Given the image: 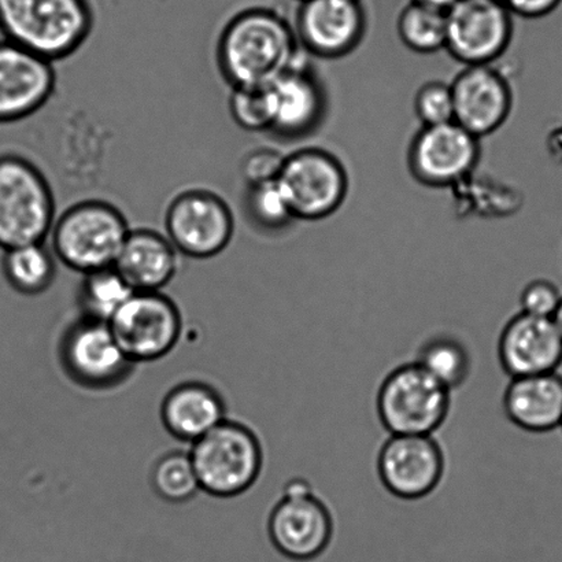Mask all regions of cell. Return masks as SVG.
<instances>
[{
    "label": "cell",
    "instance_id": "cell-6",
    "mask_svg": "<svg viewBox=\"0 0 562 562\" xmlns=\"http://www.w3.org/2000/svg\"><path fill=\"white\" fill-rule=\"evenodd\" d=\"M451 391L411 360L385 374L378 413L390 435H434L449 415Z\"/></svg>",
    "mask_w": 562,
    "mask_h": 562
},
{
    "label": "cell",
    "instance_id": "cell-8",
    "mask_svg": "<svg viewBox=\"0 0 562 562\" xmlns=\"http://www.w3.org/2000/svg\"><path fill=\"white\" fill-rule=\"evenodd\" d=\"M278 183L289 202L292 216L317 222L344 205L349 176L344 164L323 148H302L284 158Z\"/></svg>",
    "mask_w": 562,
    "mask_h": 562
},
{
    "label": "cell",
    "instance_id": "cell-37",
    "mask_svg": "<svg viewBox=\"0 0 562 562\" xmlns=\"http://www.w3.org/2000/svg\"><path fill=\"white\" fill-rule=\"evenodd\" d=\"M301 2H303V0H301Z\"/></svg>",
    "mask_w": 562,
    "mask_h": 562
},
{
    "label": "cell",
    "instance_id": "cell-24",
    "mask_svg": "<svg viewBox=\"0 0 562 562\" xmlns=\"http://www.w3.org/2000/svg\"><path fill=\"white\" fill-rule=\"evenodd\" d=\"M2 272L11 289L24 295L46 291L55 279L54 255L44 244H32L4 250Z\"/></svg>",
    "mask_w": 562,
    "mask_h": 562
},
{
    "label": "cell",
    "instance_id": "cell-26",
    "mask_svg": "<svg viewBox=\"0 0 562 562\" xmlns=\"http://www.w3.org/2000/svg\"><path fill=\"white\" fill-rule=\"evenodd\" d=\"M398 35L412 52L432 54L446 47L448 19L446 11L412 2L398 19Z\"/></svg>",
    "mask_w": 562,
    "mask_h": 562
},
{
    "label": "cell",
    "instance_id": "cell-34",
    "mask_svg": "<svg viewBox=\"0 0 562 562\" xmlns=\"http://www.w3.org/2000/svg\"><path fill=\"white\" fill-rule=\"evenodd\" d=\"M412 2L428 5V8L448 11L459 0H412Z\"/></svg>",
    "mask_w": 562,
    "mask_h": 562
},
{
    "label": "cell",
    "instance_id": "cell-31",
    "mask_svg": "<svg viewBox=\"0 0 562 562\" xmlns=\"http://www.w3.org/2000/svg\"><path fill=\"white\" fill-rule=\"evenodd\" d=\"M562 292L549 279H533L522 286L519 294V311L531 316L553 318L559 311Z\"/></svg>",
    "mask_w": 562,
    "mask_h": 562
},
{
    "label": "cell",
    "instance_id": "cell-2",
    "mask_svg": "<svg viewBox=\"0 0 562 562\" xmlns=\"http://www.w3.org/2000/svg\"><path fill=\"white\" fill-rule=\"evenodd\" d=\"M92 25L88 0H0L3 38L53 63L75 54Z\"/></svg>",
    "mask_w": 562,
    "mask_h": 562
},
{
    "label": "cell",
    "instance_id": "cell-36",
    "mask_svg": "<svg viewBox=\"0 0 562 562\" xmlns=\"http://www.w3.org/2000/svg\"><path fill=\"white\" fill-rule=\"evenodd\" d=\"M560 431H561V434H562V424H561V428H560Z\"/></svg>",
    "mask_w": 562,
    "mask_h": 562
},
{
    "label": "cell",
    "instance_id": "cell-21",
    "mask_svg": "<svg viewBox=\"0 0 562 562\" xmlns=\"http://www.w3.org/2000/svg\"><path fill=\"white\" fill-rule=\"evenodd\" d=\"M504 412L521 431L552 434L562 424V374H533L509 380L504 393Z\"/></svg>",
    "mask_w": 562,
    "mask_h": 562
},
{
    "label": "cell",
    "instance_id": "cell-5",
    "mask_svg": "<svg viewBox=\"0 0 562 562\" xmlns=\"http://www.w3.org/2000/svg\"><path fill=\"white\" fill-rule=\"evenodd\" d=\"M201 492L233 498L249 492L260 479L266 456L260 438L245 424L224 420L190 451Z\"/></svg>",
    "mask_w": 562,
    "mask_h": 562
},
{
    "label": "cell",
    "instance_id": "cell-32",
    "mask_svg": "<svg viewBox=\"0 0 562 562\" xmlns=\"http://www.w3.org/2000/svg\"><path fill=\"white\" fill-rule=\"evenodd\" d=\"M285 157L271 148H260L249 154L241 162V175L249 186L278 180Z\"/></svg>",
    "mask_w": 562,
    "mask_h": 562
},
{
    "label": "cell",
    "instance_id": "cell-12",
    "mask_svg": "<svg viewBox=\"0 0 562 562\" xmlns=\"http://www.w3.org/2000/svg\"><path fill=\"white\" fill-rule=\"evenodd\" d=\"M481 158V139L456 121L423 126L409 148V169L428 187H451L473 172Z\"/></svg>",
    "mask_w": 562,
    "mask_h": 562
},
{
    "label": "cell",
    "instance_id": "cell-17",
    "mask_svg": "<svg viewBox=\"0 0 562 562\" xmlns=\"http://www.w3.org/2000/svg\"><path fill=\"white\" fill-rule=\"evenodd\" d=\"M450 87L456 123L479 139L497 132L509 119L514 93L492 65L467 66Z\"/></svg>",
    "mask_w": 562,
    "mask_h": 562
},
{
    "label": "cell",
    "instance_id": "cell-35",
    "mask_svg": "<svg viewBox=\"0 0 562 562\" xmlns=\"http://www.w3.org/2000/svg\"><path fill=\"white\" fill-rule=\"evenodd\" d=\"M553 319H554L555 325H558V328H559L560 334L562 336V301L560 303L559 311L555 312V314H554Z\"/></svg>",
    "mask_w": 562,
    "mask_h": 562
},
{
    "label": "cell",
    "instance_id": "cell-30",
    "mask_svg": "<svg viewBox=\"0 0 562 562\" xmlns=\"http://www.w3.org/2000/svg\"><path fill=\"white\" fill-rule=\"evenodd\" d=\"M415 110L423 126L448 124L454 121L453 92L443 81H428L418 88Z\"/></svg>",
    "mask_w": 562,
    "mask_h": 562
},
{
    "label": "cell",
    "instance_id": "cell-27",
    "mask_svg": "<svg viewBox=\"0 0 562 562\" xmlns=\"http://www.w3.org/2000/svg\"><path fill=\"white\" fill-rule=\"evenodd\" d=\"M154 492L168 503H187L201 492L190 453L172 451L156 462L151 471Z\"/></svg>",
    "mask_w": 562,
    "mask_h": 562
},
{
    "label": "cell",
    "instance_id": "cell-9",
    "mask_svg": "<svg viewBox=\"0 0 562 562\" xmlns=\"http://www.w3.org/2000/svg\"><path fill=\"white\" fill-rule=\"evenodd\" d=\"M108 324L134 363L168 356L183 329L179 307L161 291H135Z\"/></svg>",
    "mask_w": 562,
    "mask_h": 562
},
{
    "label": "cell",
    "instance_id": "cell-20",
    "mask_svg": "<svg viewBox=\"0 0 562 562\" xmlns=\"http://www.w3.org/2000/svg\"><path fill=\"white\" fill-rule=\"evenodd\" d=\"M470 318H435L415 350L413 361L450 391L461 387L473 369Z\"/></svg>",
    "mask_w": 562,
    "mask_h": 562
},
{
    "label": "cell",
    "instance_id": "cell-10",
    "mask_svg": "<svg viewBox=\"0 0 562 562\" xmlns=\"http://www.w3.org/2000/svg\"><path fill=\"white\" fill-rule=\"evenodd\" d=\"M165 231L180 255L207 260L229 246L235 217L222 196L207 190H189L169 203Z\"/></svg>",
    "mask_w": 562,
    "mask_h": 562
},
{
    "label": "cell",
    "instance_id": "cell-29",
    "mask_svg": "<svg viewBox=\"0 0 562 562\" xmlns=\"http://www.w3.org/2000/svg\"><path fill=\"white\" fill-rule=\"evenodd\" d=\"M229 113L241 130L271 131L272 101L269 86L233 88L229 97Z\"/></svg>",
    "mask_w": 562,
    "mask_h": 562
},
{
    "label": "cell",
    "instance_id": "cell-11",
    "mask_svg": "<svg viewBox=\"0 0 562 562\" xmlns=\"http://www.w3.org/2000/svg\"><path fill=\"white\" fill-rule=\"evenodd\" d=\"M446 49L465 66L492 65L514 36L512 13L503 0H459L446 11Z\"/></svg>",
    "mask_w": 562,
    "mask_h": 562
},
{
    "label": "cell",
    "instance_id": "cell-15",
    "mask_svg": "<svg viewBox=\"0 0 562 562\" xmlns=\"http://www.w3.org/2000/svg\"><path fill=\"white\" fill-rule=\"evenodd\" d=\"M63 360L69 376L88 389L113 387L135 366L121 349L109 324L88 317L66 334Z\"/></svg>",
    "mask_w": 562,
    "mask_h": 562
},
{
    "label": "cell",
    "instance_id": "cell-18",
    "mask_svg": "<svg viewBox=\"0 0 562 562\" xmlns=\"http://www.w3.org/2000/svg\"><path fill=\"white\" fill-rule=\"evenodd\" d=\"M501 367L512 379L559 372L562 336L553 318L516 312L501 329Z\"/></svg>",
    "mask_w": 562,
    "mask_h": 562
},
{
    "label": "cell",
    "instance_id": "cell-13",
    "mask_svg": "<svg viewBox=\"0 0 562 562\" xmlns=\"http://www.w3.org/2000/svg\"><path fill=\"white\" fill-rule=\"evenodd\" d=\"M383 486L395 497H427L442 481L445 454L434 435H390L378 456Z\"/></svg>",
    "mask_w": 562,
    "mask_h": 562
},
{
    "label": "cell",
    "instance_id": "cell-16",
    "mask_svg": "<svg viewBox=\"0 0 562 562\" xmlns=\"http://www.w3.org/2000/svg\"><path fill=\"white\" fill-rule=\"evenodd\" d=\"M367 19L360 0H303L297 11V43L325 59L346 57L360 46Z\"/></svg>",
    "mask_w": 562,
    "mask_h": 562
},
{
    "label": "cell",
    "instance_id": "cell-23",
    "mask_svg": "<svg viewBox=\"0 0 562 562\" xmlns=\"http://www.w3.org/2000/svg\"><path fill=\"white\" fill-rule=\"evenodd\" d=\"M161 417L169 434L190 443L227 420L222 395L200 382L180 384L170 391L165 396Z\"/></svg>",
    "mask_w": 562,
    "mask_h": 562
},
{
    "label": "cell",
    "instance_id": "cell-3",
    "mask_svg": "<svg viewBox=\"0 0 562 562\" xmlns=\"http://www.w3.org/2000/svg\"><path fill=\"white\" fill-rule=\"evenodd\" d=\"M55 220L52 186L42 170L16 154L0 156V249L44 244Z\"/></svg>",
    "mask_w": 562,
    "mask_h": 562
},
{
    "label": "cell",
    "instance_id": "cell-4",
    "mask_svg": "<svg viewBox=\"0 0 562 562\" xmlns=\"http://www.w3.org/2000/svg\"><path fill=\"white\" fill-rule=\"evenodd\" d=\"M130 225L112 203H76L55 220L53 251L65 267L82 274L114 267L130 234Z\"/></svg>",
    "mask_w": 562,
    "mask_h": 562
},
{
    "label": "cell",
    "instance_id": "cell-22",
    "mask_svg": "<svg viewBox=\"0 0 562 562\" xmlns=\"http://www.w3.org/2000/svg\"><path fill=\"white\" fill-rule=\"evenodd\" d=\"M179 256L167 235L131 229L114 268L135 291H161L178 274Z\"/></svg>",
    "mask_w": 562,
    "mask_h": 562
},
{
    "label": "cell",
    "instance_id": "cell-7",
    "mask_svg": "<svg viewBox=\"0 0 562 562\" xmlns=\"http://www.w3.org/2000/svg\"><path fill=\"white\" fill-rule=\"evenodd\" d=\"M267 533L272 547L292 561H312L329 547L333 516L305 473H296L284 483L269 514Z\"/></svg>",
    "mask_w": 562,
    "mask_h": 562
},
{
    "label": "cell",
    "instance_id": "cell-33",
    "mask_svg": "<svg viewBox=\"0 0 562 562\" xmlns=\"http://www.w3.org/2000/svg\"><path fill=\"white\" fill-rule=\"evenodd\" d=\"M512 14L525 16V19H541L553 13L562 0H503Z\"/></svg>",
    "mask_w": 562,
    "mask_h": 562
},
{
    "label": "cell",
    "instance_id": "cell-28",
    "mask_svg": "<svg viewBox=\"0 0 562 562\" xmlns=\"http://www.w3.org/2000/svg\"><path fill=\"white\" fill-rule=\"evenodd\" d=\"M246 211L252 223L262 229L277 231L295 220L278 180L249 186Z\"/></svg>",
    "mask_w": 562,
    "mask_h": 562
},
{
    "label": "cell",
    "instance_id": "cell-1",
    "mask_svg": "<svg viewBox=\"0 0 562 562\" xmlns=\"http://www.w3.org/2000/svg\"><path fill=\"white\" fill-rule=\"evenodd\" d=\"M297 44L294 27L277 11L247 9L220 35L218 68L233 88L266 87L297 63Z\"/></svg>",
    "mask_w": 562,
    "mask_h": 562
},
{
    "label": "cell",
    "instance_id": "cell-14",
    "mask_svg": "<svg viewBox=\"0 0 562 562\" xmlns=\"http://www.w3.org/2000/svg\"><path fill=\"white\" fill-rule=\"evenodd\" d=\"M57 86L54 63L8 38L0 41V124L31 117Z\"/></svg>",
    "mask_w": 562,
    "mask_h": 562
},
{
    "label": "cell",
    "instance_id": "cell-19",
    "mask_svg": "<svg viewBox=\"0 0 562 562\" xmlns=\"http://www.w3.org/2000/svg\"><path fill=\"white\" fill-rule=\"evenodd\" d=\"M274 135L284 139L312 134L322 123L325 97L317 77L295 64L269 85Z\"/></svg>",
    "mask_w": 562,
    "mask_h": 562
},
{
    "label": "cell",
    "instance_id": "cell-25",
    "mask_svg": "<svg viewBox=\"0 0 562 562\" xmlns=\"http://www.w3.org/2000/svg\"><path fill=\"white\" fill-rule=\"evenodd\" d=\"M135 294L128 281L114 267L85 274L81 285L82 308L88 318L109 323Z\"/></svg>",
    "mask_w": 562,
    "mask_h": 562
}]
</instances>
